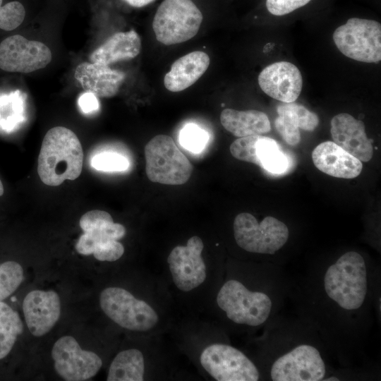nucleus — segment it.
<instances>
[{
    "label": "nucleus",
    "mask_w": 381,
    "mask_h": 381,
    "mask_svg": "<svg viewBox=\"0 0 381 381\" xmlns=\"http://www.w3.org/2000/svg\"><path fill=\"white\" fill-rule=\"evenodd\" d=\"M322 292L339 313L349 315L361 310L368 294V273L363 257L356 251L339 256L324 272Z\"/></svg>",
    "instance_id": "1"
},
{
    "label": "nucleus",
    "mask_w": 381,
    "mask_h": 381,
    "mask_svg": "<svg viewBox=\"0 0 381 381\" xmlns=\"http://www.w3.org/2000/svg\"><path fill=\"white\" fill-rule=\"evenodd\" d=\"M83 152L77 135L64 126L45 134L37 159V173L46 185L57 186L65 180H75L81 174Z\"/></svg>",
    "instance_id": "2"
},
{
    "label": "nucleus",
    "mask_w": 381,
    "mask_h": 381,
    "mask_svg": "<svg viewBox=\"0 0 381 381\" xmlns=\"http://www.w3.org/2000/svg\"><path fill=\"white\" fill-rule=\"evenodd\" d=\"M79 224L84 233L75 245L78 253L109 262L123 255L124 248L118 240L125 236L126 228L114 222L109 213L99 210L89 211L81 217Z\"/></svg>",
    "instance_id": "3"
},
{
    "label": "nucleus",
    "mask_w": 381,
    "mask_h": 381,
    "mask_svg": "<svg viewBox=\"0 0 381 381\" xmlns=\"http://www.w3.org/2000/svg\"><path fill=\"white\" fill-rule=\"evenodd\" d=\"M217 303L230 320L249 327H258L267 322L274 305L270 295L250 290L236 279L223 284L217 294Z\"/></svg>",
    "instance_id": "4"
},
{
    "label": "nucleus",
    "mask_w": 381,
    "mask_h": 381,
    "mask_svg": "<svg viewBox=\"0 0 381 381\" xmlns=\"http://www.w3.org/2000/svg\"><path fill=\"white\" fill-rule=\"evenodd\" d=\"M145 171L154 183L181 185L192 174L193 166L169 135H157L145 146Z\"/></svg>",
    "instance_id": "5"
},
{
    "label": "nucleus",
    "mask_w": 381,
    "mask_h": 381,
    "mask_svg": "<svg viewBox=\"0 0 381 381\" xmlns=\"http://www.w3.org/2000/svg\"><path fill=\"white\" fill-rule=\"evenodd\" d=\"M202 15L191 0H164L152 22L156 39L165 45L181 43L198 32Z\"/></svg>",
    "instance_id": "6"
},
{
    "label": "nucleus",
    "mask_w": 381,
    "mask_h": 381,
    "mask_svg": "<svg viewBox=\"0 0 381 381\" xmlns=\"http://www.w3.org/2000/svg\"><path fill=\"white\" fill-rule=\"evenodd\" d=\"M234 235L237 245L254 253L274 254L287 242V226L278 219L268 216L260 222L251 214H238L234 221Z\"/></svg>",
    "instance_id": "7"
},
{
    "label": "nucleus",
    "mask_w": 381,
    "mask_h": 381,
    "mask_svg": "<svg viewBox=\"0 0 381 381\" xmlns=\"http://www.w3.org/2000/svg\"><path fill=\"white\" fill-rule=\"evenodd\" d=\"M333 40L350 59L365 63L381 60V24L375 20L351 18L334 30Z\"/></svg>",
    "instance_id": "8"
},
{
    "label": "nucleus",
    "mask_w": 381,
    "mask_h": 381,
    "mask_svg": "<svg viewBox=\"0 0 381 381\" xmlns=\"http://www.w3.org/2000/svg\"><path fill=\"white\" fill-rule=\"evenodd\" d=\"M99 303L111 320L129 330H150L159 320L157 313L148 303L120 287L104 289L100 294Z\"/></svg>",
    "instance_id": "9"
},
{
    "label": "nucleus",
    "mask_w": 381,
    "mask_h": 381,
    "mask_svg": "<svg viewBox=\"0 0 381 381\" xmlns=\"http://www.w3.org/2000/svg\"><path fill=\"white\" fill-rule=\"evenodd\" d=\"M327 374V367L319 350L300 344L280 354L272 363L270 377L273 381H319Z\"/></svg>",
    "instance_id": "10"
},
{
    "label": "nucleus",
    "mask_w": 381,
    "mask_h": 381,
    "mask_svg": "<svg viewBox=\"0 0 381 381\" xmlns=\"http://www.w3.org/2000/svg\"><path fill=\"white\" fill-rule=\"evenodd\" d=\"M203 368L217 381H257L260 372L240 350L227 344H214L200 355Z\"/></svg>",
    "instance_id": "11"
},
{
    "label": "nucleus",
    "mask_w": 381,
    "mask_h": 381,
    "mask_svg": "<svg viewBox=\"0 0 381 381\" xmlns=\"http://www.w3.org/2000/svg\"><path fill=\"white\" fill-rule=\"evenodd\" d=\"M52 356L56 373L67 381L89 380L98 373L102 365L97 354L82 349L71 336L62 337L54 343Z\"/></svg>",
    "instance_id": "12"
},
{
    "label": "nucleus",
    "mask_w": 381,
    "mask_h": 381,
    "mask_svg": "<svg viewBox=\"0 0 381 381\" xmlns=\"http://www.w3.org/2000/svg\"><path fill=\"white\" fill-rule=\"evenodd\" d=\"M52 59L47 45L20 35L8 37L0 43V68L7 72H33L46 67Z\"/></svg>",
    "instance_id": "13"
},
{
    "label": "nucleus",
    "mask_w": 381,
    "mask_h": 381,
    "mask_svg": "<svg viewBox=\"0 0 381 381\" xmlns=\"http://www.w3.org/2000/svg\"><path fill=\"white\" fill-rule=\"evenodd\" d=\"M204 248L202 239L194 236L186 246H177L170 252L167 262L172 280L182 291H190L206 279V266L202 258Z\"/></svg>",
    "instance_id": "14"
},
{
    "label": "nucleus",
    "mask_w": 381,
    "mask_h": 381,
    "mask_svg": "<svg viewBox=\"0 0 381 381\" xmlns=\"http://www.w3.org/2000/svg\"><path fill=\"white\" fill-rule=\"evenodd\" d=\"M258 84L268 96L284 103L294 102L299 97L303 78L299 69L288 61L266 66L258 75Z\"/></svg>",
    "instance_id": "15"
},
{
    "label": "nucleus",
    "mask_w": 381,
    "mask_h": 381,
    "mask_svg": "<svg viewBox=\"0 0 381 381\" xmlns=\"http://www.w3.org/2000/svg\"><path fill=\"white\" fill-rule=\"evenodd\" d=\"M23 311L30 333L42 337L48 333L59 319V296L52 290L32 291L23 300Z\"/></svg>",
    "instance_id": "16"
},
{
    "label": "nucleus",
    "mask_w": 381,
    "mask_h": 381,
    "mask_svg": "<svg viewBox=\"0 0 381 381\" xmlns=\"http://www.w3.org/2000/svg\"><path fill=\"white\" fill-rule=\"evenodd\" d=\"M330 133L334 143L361 162L371 159L373 147L362 121L346 113L339 114L331 120Z\"/></svg>",
    "instance_id": "17"
},
{
    "label": "nucleus",
    "mask_w": 381,
    "mask_h": 381,
    "mask_svg": "<svg viewBox=\"0 0 381 381\" xmlns=\"http://www.w3.org/2000/svg\"><path fill=\"white\" fill-rule=\"evenodd\" d=\"M315 167L322 172L337 178L350 179L362 171V162L332 141L317 145L312 152Z\"/></svg>",
    "instance_id": "18"
},
{
    "label": "nucleus",
    "mask_w": 381,
    "mask_h": 381,
    "mask_svg": "<svg viewBox=\"0 0 381 381\" xmlns=\"http://www.w3.org/2000/svg\"><path fill=\"white\" fill-rule=\"evenodd\" d=\"M74 77L85 91L97 97H111L118 93L125 73L109 65L83 62L76 67Z\"/></svg>",
    "instance_id": "19"
},
{
    "label": "nucleus",
    "mask_w": 381,
    "mask_h": 381,
    "mask_svg": "<svg viewBox=\"0 0 381 381\" xmlns=\"http://www.w3.org/2000/svg\"><path fill=\"white\" fill-rule=\"evenodd\" d=\"M277 111L278 116L274 121L275 128L284 140L292 146L301 141L299 128L313 131L319 124L316 114L294 102H283L277 107Z\"/></svg>",
    "instance_id": "20"
},
{
    "label": "nucleus",
    "mask_w": 381,
    "mask_h": 381,
    "mask_svg": "<svg viewBox=\"0 0 381 381\" xmlns=\"http://www.w3.org/2000/svg\"><path fill=\"white\" fill-rule=\"evenodd\" d=\"M209 56L200 51L188 53L171 65L164 78L165 87L171 92L182 91L195 83L207 71Z\"/></svg>",
    "instance_id": "21"
},
{
    "label": "nucleus",
    "mask_w": 381,
    "mask_h": 381,
    "mask_svg": "<svg viewBox=\"0 0 381 381\" xmlns=\"http://www.w3.org/2000/svg\"><path fill=\"white\" fill-rule=\"evenodd\" d=\"M141 49V40L133 30L119 32L111 36L90 56L92 63L104 65L129 60L137 56Z\"/></svg>",
    "instance_id": "22"
},
{
    "label": "nucleus",
    "mask_w": 381,
    "mask_h": 381,
    "mask_svg": "<svg viewBox=\"0 0 381 381\" xmlns=\"http://www.w3.org/2000/svg\"><path fill=\"white\" fill-rule=\"evenodd\" d=\"M220 121L226 131L238 138L262 135L271 129L267 114L254 109L238 111L225 109L220 114Z\"/></svg>",
    "instance_id": "23"
},
{
    "label": "nucleus",
    "mask_w": 381,
    "mask_h": 381,
    "mask_svg": "<svg viewBox=\"0 0 381 381\" xmlns=\"http://www.w3.org/2000/svg\"><path fill=\"white\" fill-rule=\"evenodd\" d=\"M145 373L144 357L135 349L119 352L112 361L107 381H142Z\"/></svg>",
    "instance_id": "24"
},
{
    "label": "nucleus",
    "mask_w": 381,
    "mask_h": 381,
    "mask_svg": "<svg viewBox=\"0 0 381 381\" xmlns=\"http://www.w3.org/2000/svg\"><path fill=\"white\" fill-rule=\"evenodd\" d=\"M253 164L270 174L279 175L284 173L289 167V159L272 138L258 135L254 148Z\"/></svg>",
    "instance_id": "25"
},
{
    "label": "nucleus",
    "mask_w": 381,
    "mask_h": 381,
    "mask_svg": "<svg viewBox=\"0 0 381 381\" xmlns=\"http://www.w3.org/2000/svg\"><path fill=\"white\" fill-rule=\"evenodd\" d=\"M23 330V324L18 313L0 301V360L10 353Z\"/></svg>",
    "instance_id": "26"
},
{
    "label": "nucleus",
    "mask_w": 381,
    "mask_h": 381,
    "mask_svg": "<svg viewBox=\"0 0 381 381\" xmlns=\"http://www.w3.org/2000/svg\"><path fill=\"white\" fill-rule=\"evenodd\" d=\"M23 270L14 261L0 264V301L11 296L23 280Z\"/></svg>",
    "instance_id": "27"
},
{
    "label": "nucleus",
    "mask_w": 381,
    "mask_h": 381,
    "mask_svg": "<svg viewBox=\"0 0 381 381\" xmlns=\"http://www.w3.org/2000/svg\"><path fill=\"white\" fill-rule=\"evenodd\" d=\"M208 140L207 131L193 123L184 126L179 135L181 146L194 153L200 152L205 147Z\"/></svg>",
    "instance_id": "28"
},
{
    "label": "nucleus",
    "mask_w": 381,
    "mask_h": 381,
    "mask_svg": "<svg viewBox=\"0 0 381 381\" xmlns=\"http://www.w3.org/2000/svg\"><path fill=\"white\" fill-rule=\"evenodd\" d=\"M0 0V29L10 31L18 28L25 16L24 6L19 1H11L1 6Z\"/></svg>",
    "instance_id": "29"
},
{
    "label": "nucleus",
    "mask_w": 381,
    "mask_h": 381,
    "mask_svg": "<svg viewBox=\"0 0 381 381\" xmlns=\"http://www.w3.org/2000/svg\"><path fill=\"white\" fill-rule=\"evenodd\" d=\"M92 167L102 171H122L129 167L124 156L111 152H103L95 155L91 160Z\"/></svg>",
    "instance_id": "30"
},
{
    "label": "nucleus",
    "mask_w": 381,
    "mask_h": 381,
    "mask_svg": "<svg viewBox=\"0 0 381 381\" xmlns=\"http://www.w3.org/2000/svg\"><path fill=\"white\" fill-rule=\"evenodd\" d=\"M312 0H266L265 6L268 12L276 16L289 14L306 6Z\"/></svg>",
    "instance_id": "31"
},
{
    "label": "nucleus",
    "mask_w": 381,
    "mask_h": 381,
    "mask_svg": "<svg viewBox=\"0 0 381 381\" xmlns=\"http://www.w3.org/2000/svg\"><path fill=\"white\" fill-rule=\"evenodd\" d=\"M78 104L83 114H91L99 109V102L97 97L90 92L85 91L78 99Z\"/></svg>",
    "instance_id": "32"
},
{
    "label": "nucleus",
    "mask_w": 381,
    "mask_h": 381,
    "mask_svg": "<svg viewBox=\"0 0 381 381\" xmlns=\"http://www.w3.org/2000/svg\"><path fill=\"white\" fill-rule=\"evenodd\" d=\"M129 5L134 6V7H143L145 6L150 3H151L154 0H123Z\"/></svg>",
    "instance_id": "33"
},
{
    "label": "nucleus",
    "mask_w": 381,
    "mask_h": 381,
    "mask_svg": "<svg viewBox=\"0 0 381 381\" xmlns=\"http://www.w3.org/2000/svg\"><path fill=\"white\" fill-rule=\"evenodd\" d=\"M4 187H3V184H2V182L0 179V196H1L3 194H4Z\"/></svg>",
    "instance_id": "34"
}]
</instances>
